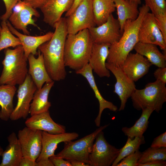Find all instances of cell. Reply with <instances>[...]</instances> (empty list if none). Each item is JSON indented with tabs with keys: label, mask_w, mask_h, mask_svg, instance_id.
<instances>
[{
	"label": "cell",
	"mask_w": 166,
	"mask_h": 166,
	"mask_svg": "<svg viewBox=\"0 0 166 166\" xmlns=\"http://www.w3.org/2000/svg\"><path fill=\"white\" fill-rule=\"evenodd\" d=\"M54 28L55 31L50 39L40 45L38 49L42 54L49 76L54 81L64 80L66 75L64 49L68 33L65 18L61 17Z\"/></svg>",
	"instance_id": "6da1fadb"
},
{
	"label": "cell",
	"mask_w": 166,
	"mask_h": 166,
	"mask_svg": "<svg viewBox=\"0 0 166 166\" xmlns=\"http://www.w3.org/2000/svg\"><path fill=\"white\" fill-rule=\"evenodd\" d=\"M137 18L128 20L125 23L122 35L117 42L110 45L107 62L115 66L121 67L128 55L138 42L139 29L146 14L150 10L143 4L139 9Z\"/></svg>",
	"instance_id": "7a4b0ae2"
},
{
	"label": "cell",
	"mask_w": 166,
	"mask_h": 166,
	"mask_svg": "<svg viewBox=\"0 0 166 166\" xmlns=\"http://www.w3.org/2000/svg\"><path fill=\"white\" fill-rule=\"evenodd\" d=\"M93 43L88 29L68 34L64 49L65 66L77 71L88 63Z\"/></svg>",
	"instance_id": "3957f363"
},
{
	"label": "cell",
	"mask_w": 166,
	"mask_h": 166,
	"mask_svg": "<svg viewBox=\"0 0 166 166\" xmlns=\"http://www.w3.org/2000/svg\"><path fill=\"white\" fill-rule=\"evenodd\" d=\"M5 57L2 62L3 68L0 76V85L15 86L24 81L28 74L27 58L22 45L14 49H4Z\"/></svg>",
	"instance_id": "277c9868"
},
{
	"label": "cell",
	"mask_w": 166,
	"mask_h": 166,
	"mask_svg": "<svg viewBox=\"0 0 166 166\" xmlns=\"http://www.w3.org/2000/svg\"><path fill=\"white\" fill-rule=\"evenodd\" d=\"M165 84L156 80L147 84L143 89H136L131 97L133 107L137 110L151 109L159 113L166 101Z\"/></svg>",
	"instance_id": "5b68a950"
},
{
	"label": "cell",
	"mask_w": 166,
	"mask_h": 166,
	"mask_svg": "<svg viewBox=\"0 0 166 166\" xmlns=\"http://www.w3.org/2000/svg\"><path fill=\"white\" fill-rule=\"evenodd\" d=\"M109 124L100 126L91 134L77 140L64 142V148L55 156L70 162L78 161L89 164V156L96 137Z\"/></svg>",
	"instance_id": "8992f818"
},
{
	"label": "cell",
	"mask_w": 166,
	"mask_h": 166,
	"mask_svg": "<svg viewBox=\"0 0 166 166\" xmlns=\"http://www.w3.org/2000/svg\"><path fill=\"white\" fill-rule=\"evenodd\" d=\"M93 0H82L73 13L65 18L68 34H75L95 26L93 9Z\"/></svg>",
	"instance_id": "52a82bcc"
},
{
	"label": "cell",
	"mask_w": 166,
	"mask_h": 166,
	"mask_svg": "<svg viewBox=\"0 0 166 166\" xmlns=\"http://www.w3.org/2000/svg\"><path fill=\"white\" fill-rule=\"evenodd\" d=\"M95 140L89 156L90 166H111L117 157L120 149L107 141L103 131L98 134Z\"/></svg>",
	"instance_id": "ba28073f"
},
{
	"label": "cell",
	"mask_w": 166,
	"mask_h": 166,
	"mask_svg": "<svg viewBox=\"0 0 166 166\" xmlns=\"http://www.w3.org/2000/svg\"><path fill=\"white\" fill-rule=\"evenodd\" d=\"M42 149L36 161L38 166H54L49 158L55 155L54 152L58 144L62 142L75 140L79 136L77 133L75 132L52 134L42 131Z\"/></svg>",
	"instance_id": "9c48e42d"
},
{
	"label": "cell",
	"mask_w": 166,
	"mask_h": 166,
	"mask_svg": "<svg viewBox=\"0 0 166 166\" xmlns=\"http://www.w3.org/2000/svg\"><path fill=\"white\" fill-rule=\"evenodd\" d=\"M19 85L17 104L10 118L12 121L26 118L29 113L31 101L37 89L31 76L28 74L23 82Z\"/></svg>",
	"instance_id": "30bf717a"
},
{
	"label": "cell",
	"mask_w": 166,
	"mask_h": 166,
	"mask_svg": "<svg viewBox=\"0 0 166 166\" xmlns=\"http://www.w3.org/2000/svg\"><path fill=\"white\" fill-rule=\"evenodd\" d=\"M88 29L94 43H106L111 45L118 42L122 34L118 19L115 18L112 14L104 23Z\"/></svg>",
	"instance_id": "8fae6325"
},
{
	"label": "cell",
	"mask_w": 166,
	"mask_h": 166,
	"mask_svg": "<svg viewBox=\"0 0 166 166\" xmlns=\"http://www.w3.org/2000/svg\"><path fill=\"white\" fill-rule=\"evenodd\" d=\"M17 137L23 157L36 161L42 149V131L26 127L19 131Z\"/></svg>",
	"instance_id": "7c38bea8"
},
{
	"label": "cell",
	"mask_w": 166,
	"mask_h": 166,
	"mask_svg": "<svg viewBox=\"0 0 166 166\" xmlns=\"http://www.w3.org/2000/svg\"><path fill=\"white\" fill-rule=\"evenodd\" d=\"M138 39L139 42L155 44L163 51L166 50V40L152 13L148 12L144 16L139 29Z\"/></svg>",
	"instance_id": "4fadbf2b"
},
{
	"label": "cell",
	"mask_w": 166,
	"mask_h": 166,
	"mask_svg": "<svg viewBox=\"0 0 166 166\" xmlns=\"http://www.w3.org/2000/svg\"><path fill=\"white\" fill-rule=\"evenodd\" d=\"M33 16L37 18L40 16L36 9L25 4L23 1L19 0L13 8L8 20L15 29L21 30L24 34L29 35L30 33L27 27L28 25H32L40 30L33 19Z\"/></svg>",
	"instance_id": "5bb4252c"
},
{
	"label": "cell",
	"mask_w": 166,
	"mask_h": 166,
	"mask_svg": "<svg viewBox=\"0 0 166 166\" xmlns=\"http://www.w3.org/2000/svg\"><path fill=\"white\" fill-rule=\"evenodd\" d=\"M105 65L107 68L113 74L116 78L114 92L118 95L121 101L119 111L123 110L128 99L136 89L134 82L128 77L121 67L115 66L107 62Z\"/></svg>",
	"instance_id": "9a60e30c"
},
{
	"label": "cell",
	"mask_w": 166,
	"mask_h": 166,
	"mask_svg": "<svg viewBox=\"0 0 166 166\" xmlns=\"http://www.w3.org/2000/svg\"><path fill=\"white\" fill-rule=\"evenodd\" d=\"M152 65L144 57L130 53L121 67L128 77L135 82L148 73Z\"/></svg>",
	"instance_id": "2e32d148"
},
{
	"label": "cell",
	"mask_w": 166,
	"mask_h": 166,
	"mask_svg": "<svg viewBox=\"0 0 166 166\" xmlns=\"http://www.w3.org/2000/svg\"><path fill=\"white\" fill-rule=\"evenodd\" d=\"M110 44L93 43L88 64L93 71L101 77L110 76L109 70L106 66Z\"/></svg>",
	"instance_id": "e0dca14e"
},
{
	"label": "cell",
	"mask_w": 166,
	"mask_h": 166,
	"mask_svg": "<svg viewBox=\"0 0 166 166\" xmlns=\"http://www.w3.org/2000/svg\"><path fill=\"white\" fill-rule=\"evenodd\" d=\"M74 0H47L40 8L43 15V21L54 28L62 14L72 7Z\"/></svg>",
	"instance_id": "ac0fdd59"
},
{
	"label": "cell",
	"mask_w": 166,
	"mask_h": 166,
	"mask_svg": "<svg viewBox=\"0 0 166 166\" xmlns=\"http://www.w3.org/2000/svg\"><path fill=\"white\" fill-rule=\"evenodd\" d=\"M26 127L52 134L65 132V126L55 122L51 118L49 111L32 116L25 122Z\"/></svg>",
	"instance_id": "d6986e66"
},
{
	"label": "cell",
	"mask_w": 166,
	"mask_h": 166,
	"mask_svg": "<svg viewBox=\"0 0 166 166\" xmlns=\"http://www.w3.org/2000/svg\"><path fill=\"white\" fill-rule=\"evenodd\" d=\"M6 23L11 32L20 39L24 50L25 55L27 58L30 54L38 55L37 50L38 47L50 40L53 33V32L50 31L42 35L30 36L23 34L18 31L8 20L6 21Z\"/></svg>",
	"instance_id": "ffe728a7"
},
{
	"label": "cell",
	"mask_w": 166,
	"mask_h": 166,
	"mask_svg": "<svg viewBox=\"0 0 166 166\" xmlns=\"http://www.w3.org/2000/svg\"><path fill=\"white\" fill-rule=\"evenodd\" d=\"M76 73L82 75L87 79L98 101L99 111L94 122L96 126L99 127L100 125L101 116L103 110L108 109L112 111L116 112L118 110L117 107L112 102L105 100L101 96L95 83L92 69L88 63L81 69L76 71Z\"/></svg>",
	"instance_id": "44dd1931"
},
{
	"label": "cell",
	"mask_w": 166,
	"mask_h": 166,
	"mask_svg": "<svg viewBox=\"0 0 166 166\" xmlns=\"http://www.w3.org/2000/svg\"><path fill=\"white\" fill-rule=\"evenodd\" d=\"M38 57H35L32 54H30L27 59L29 64L28 74L30 75L38 89H41L44 83L53 81L46 69L43 56L39 50Z\"/></svg>",
	"instance_id": "7402d4cb"
},
{
	"label": "cell",
	"mask_w": 166,
	"mask_h": 166,
	"mask_svg": "<svg viewBox=\"0 0 166 166\" xmlns=\"http://www.w3.org/2000/svg\"><path fill=\"white\" fill-rule=\"evenodd\" d=\"M9 144L2 156L0 166H19L23 157L21 147L15 133L13 132L7 137Z\"/></svg>",
	"instance_id": "603a6c76"
},
{
	"label": "cell",
	"mask_w": 166,
	"mask_h": 166,
	"mask_svg": "<svg viewBox=\"0 0 166 166\" xmlns=\"http://www.w3.org/2000/svg\"><path fill=\"white\" fill-rule=\"evenodd\" d=\"M54 82L53 81L46 82L41 89L36 91L30 105L29 113L31 116L49 110L51 103L48 101V96Z\"/></svg>",
	"instance_id": "cb8c5ba5"
},
{
	"label": "cell",
	"mask_w": 166,
	"mask_h": 166,
	"mask_svg": "<svg viewBox=\"0 0 166 166\" xmlns=\"http://www.w3.org/2000/svg\"><path fill=\"white\" fill-rule=\"evenodd\" d=\"M133 49L136 53L145 57L149 62L158 68L166 67V56L161 53L157 45L138 42Z\"/></svg>",
	"instance_id": "d4e9b609"
},
{
	"label": "cell",
	"mask_w": 166,
	"mask_h": 166,
	"mask_svg": "<svg viewBox=\"0 0 166 166\" xmlns=\"http://www.w3.org/2000/svg\"><path fill=\"white\" fill-rule=\"evenodd\" d=\"M16 90L15 86L0 85V118L3 121H7L14 110L13 100Z\"/></svg>",
	"instance_id": "484cf974"
},
{
	"label": "cell",
	"mask_w": 166,
	"mask_h": 166,
	"mask_svg": "<svg viewBox=\"0 0 166 166\" xmlns=\"http://www.w3.org/2000/svg\"><path fill=\"white\" fill-rule=\"evenodd\" d=\"M117 10L118 20L121 31L123 33L124 26L128 20H134L138 17V5L126 0H114Z\"/></svg>",
	"instance_id": "4316f807"
},
{
	"label": "cell",
	"mask_w": 166,
	"mask_h": 166,
	"mask_svg": "<svg viewBox=\"0 0 166 166\" xmlns=\"http://www.w3.org/2000/svg\"><path fill=\"white\" fill-rule=\"evenodd\" d=\"M115 9L114 0H93V12L96 26L105 23Z\"/></svg>",
	"instance_id": "83f0119b"
},
{
	"label": "cell",
	"mask_w": 166,
	"mask_h": 166,
	"mask_svg": "<svg viewBox=\"0 0 166 166\" xmlns=\"http://www.w3.org/2000/svg\"><path fill=\"white\" fill-rule=\"evenodd\" d=\"M142 110L140 117L132 126L122 128V131L128 137L133 138L135 137H142L147 129L149 118L154 111L149 108L144 109Z\"/></svg>",
	"instance_id": "f1b7e54d"
},
{
	"label": "cell",
	"mask_w": 166,
	"mask_h": 166,
	"mask_svg": "<svg viewBox=\"0 0 166 166\" xmlns=\"http://www.w3.org/2000/svg\"><path fill=\"white\" fill-rule=\"evenodd\" d=\"M145 143L144 136L141 137H137L133 138L128 137L125 144L120 149L119 154L111 166H116L124 158L135 152L139 149L141 145Z\"/></svg>",
	"instance_id": "f546056e"
},
{
	"label": "cell",
	"mask_w": 166,
	"mask_h": 166,
	"mask_svg": "<svg viewBox=\"0 0 166 166\" xmlns=\"http://www.w3.org/2000/svg\"><path fill=\"white\" fill-rule=\"evenodd\" d=\"M1 23L2 29L0 34V51L9 47L15 48L21 45L19 38L14 36L10 31L6 21H2Z\"/></svg>",
	"instance_id": "4dcf8cb0"
},
{
	"label": "cell",
	"mask_w": 166,
	"mask_h": 166,
	"mask_svg": "<svg viewBox=\"0 0 166 166\" xmlns=\"http://www.w3.org/2000/svg\"><path fill=\"white\" fill-rule=\"evenodd\" d=\"M166 160V147L160 148L150 147L142 152L138 164L153 161Z\"/></svg>",
	"instance_id": "1f68e13d"
},
{
	"label": "cell",
	"mask_w": 166,
	"mask_h": 166,
	"mask_svg": "<svg viewBox=\"0 0 166 166\" xmlns=\"http://www.w3.org/2000/svg\"><path fill=\"white\" fill-rule=\"evenodd\" d=\"M145 4L155 16L166 14L165 0H144Z\"/></svg>",
	"instance_id": "d6a6232c"
},
{
	"label": "cell",
	"mask_w": 166,
	"mask_h": 166,
	"mask_svg": "<svg viewBox=\"0 0 166 166\" xmlns=\"http://www.w3.org/2000/svg\"><path fill=\"white\" fill-rule=\"evenodd\" d=\"M141 154L142 152L138 150L134 153L124 158L116 166H137Z\"/></svg>",
	"instance_id": "836d02e7"
},
{
	"label": "cell",
	"mask_w": 166,
	"mask_h": 166,
	"mask_svg": "<svg viewBox=\"0 0 166 166\" xmlns=\"http://www.w3.org/2000/svg\"><path fill=\"white\" fill-rule=\"evenodd\" d=\"M6 7L5 13L0 17V19L2 21L8 20L12 13L13 8L19 0H2Z\"/></svg>",
	"instance_id": "e575fe53"
},
{
	"label": "cell",
	"mask_w": 166,
	"mask_h": 166,
	"mask_svg": "<svg viewBox=\"0 0 166 166\" xmlns=\"http://www.w3.org/2000/svg\"><path fill=\"white\" fill-rule=\"evenodd\" d=\"M150 147L157 148L166 147V132L155 138Z\"/></svg>",
	"instance_id": "d590c367"
},
{
	"label": "cell",
	"mask_w": 166,
	"mask_h": 166,
	"mask_svg": "<svg viewBox=\"0 0 166 166\" xmlns=\"http://www.w3.org/2000/svg\"><path fill=\"white\" fill-rule=\"evenodd\" d=\"M158 26L166 40V14L155 16Z\"/></svg>",
	"instance_id": "8d00e7d4"
},
{
	"label": "cell",
	"mask_w": 166,
	"mask_h": 166,
	"mask_svg": "<svg viewBox=\"0 0 166 166\" xmlns=\"http://www.w3.org/2000/svg\"><path fill=\"white\" fill-rule=\"evenodd\" d=\"M49 159L54 166H72L69 161L57 156L55 155L49 157Z\"/></svg>",
	"instance_id": "74e56055"
},
{
	"label": "cell",
	"mask_w": 166,
	"mask_h": 166,
	"mask_svg": "<svg viewBox=\"0 0 166 166\" xmlns=\"http://www.w3.org/2000/svg\"><path fill=\"white\" fill-rule=\"evenodd\" d=\"M156 80H159L164 84L166 83V67H159L154 73Z\"/></svg>",
	"instance_id": "f35d334b"
},
{
	"label": "cell",
	"mask_w": 166,
	"mask_h": 166,
	"mask_svg": "<svg viewBox=\"0 0 166 166\" xmlns=\"http://www.w3.org/2000/svg\"><path fill=\"white\" fill-rule=\"evenodd\" d=\"M47 0H23L26 5L34 8H40Z\"/></svg>",
	"instance_id": "ab89813d"
},
{
	"label": "cell",
	"mask_w": 166,
	"mask_h": 166,
	"mask_svg": "<svg viewBox=\"0 0 166 166\" xmlns=\"http://www.w3.org/2000/svg\"><path fill=\"white\" fill-rule=\"evenodd\" d=\"M19 166H38L36 161L27 157H23L22 158Z\"/></svg>",
	"instance_id": "60d3db41"
},
{
	"label": "cell",
	"mask_w": 166,
	"mask_h": 166,
	"mask_svg": "<svg viewBox=\"0 0 166 166\" xmlns=\"http://www.w3.org/2000/svg\"><path fill=\"white\" fill-rule=\"evenodd\" d=\"M166 160L153 161L142 164H139L137 166H165Z\"/></svg>",
	"instance_id": "b9f144b4"
},
{
	"label": "cell",
	"mask_w": 166,
	"mask_h": 166,
	"mask_svg": "<svg viewBox=\"0 0 166 166\" xmlns=\"http://www.w3.org/2000/svg\"><path fill=\"white\" fill-rule=\"evenodd\" d=\"M82 0H74L73 4L70 9L66 12L65 17H67L71 14Z\"/></svg>",
	"instance_id": "7bdbcfd3"
},
{
	"label": "cell",
	"mask_w": 166,
	"mask_h": 166,
	"mask_svg": "<svg viewBox=\"0 0 166 166\" xmlns=\"http://www.w3.org/2000/svg\"><path fill=\"white\" fill-rule=\"evenodd\" d=\"M70 162L72 166H90L89 164L80 161H73Z\"/></svg>",
	"instance_id": "ee69618b"
},
{
	"label": "cell",
	"mask_w": 166,
	"mask_h": 166,
	"mask_svg": "<svg viewBox=\"0 0 166 166\" xmlns=\"http://www.w3.org/2000/svg\"><path fill=\"white\" fill-rule=\"evenodd\" d=\"M128 1L137 5L140 4L141 3V0H128Z\"/></svg>",
	"instance_id": "f6af8a7d"
},
{
	"label": "cell",
	"mask_w": 166,
	"mask_h": 166,
	"mask_svg": "<svg viewBox=\"0 0 166 166\" xmlns=\"http://www.w3.org/2000/svg\"><path fill=\"white\" fill-rule=\"evenodd\" d=\"M3 151V150L2 148L1 147V146H0V156H2V153Z\"/></svg>",
	"instance_id": "bcb514c9"
},
{
	"label": "cell",
	"mask_w": 166,
	"mask_h": 166,
	"mask_svg": "<svg viewBox=\"0 0 166 166\" xmlns=\"http://www.w3.org/2000/svg\"><path fill=\"white\" fill-rule=\"evenodd\" d=\"M1 29H2V27H1V23H0V34Z\"/></svg>",
	"instance_id": "7dc6e473"
},
{
	"label": "cell",
	"mask_w": 166,
	"mask_h": 166,
	"mask_svg": "<svg viewBox=\"0 0 166 166\" xmlns=\"http://www.w3.org/2000/svg\"></svg>",
	"instance_id": "c3c4849f"
}]
</instances>
